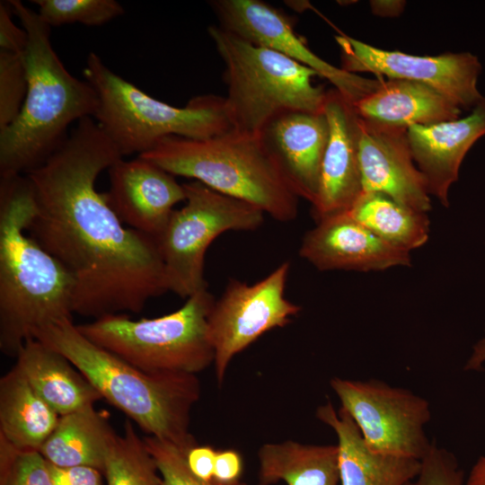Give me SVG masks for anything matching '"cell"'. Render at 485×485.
<instances>
[{"label": "cell", "mask_w": 485, "mask_h": 485, "mask_svg": "<svg viewBox=\"0 0 485 485\" xmlns=\"http://www.w3.org/2000/svg\"><path fill=\"white\" fill-rule=\"evenodd\" d=\"M121 158L88 117L26 173L35 200L27 232L72 275L74 313L93 319L139 313L168 291L155 239L126 227L95 187L99 174Z\"/></svg>", "instance_id": "1"}, {"label": "cell", "mask_w": 485, "mask_h": 485, "mask_svg": "<svg viewBox=\"0 0 485 485\" xmlns=\"http://www.w3.org/2000/svg\"><path fill=\"white\" fill-rule=\"evenodd\" d=\"M34 211L26 174L0 177V349L13 357L74 313L72 275L27 232Z\"/></svg>", "instance_id": "2"}, {"label": "cell", "mask_w": 485, "mask_h": 485, "mask_svg": "<svg viewBox=\"0 0 485 485\" xmlns=\"http://www.w3.org/2000/svg\"><path fill=\"white\" fill-rule=\"evenodd\" d=\"M8 2L28 33V90L15 120L0 131V177L43 163L66 140L68 127L93 118L99 108L94 88L72 75L53 49L50 26L20 0Z\"/></svg>", "instance_id": "3"}, {"label": "cell", "mask_w": 485, "mask_h": 485, "mask_svg": "<svg viewBox=\"0 0 485 485\" xmlns=\"http://www.w3.org/2000/svg\"><path fill=\"white\" fill-rule=\"evenodd\" d=\"M37 340L62 354L102 399L122 411L150 436L190 449V412L201 393L197 375L150 374L85 338L66 319L36 333Z\"/></svg>", "instance_id": "4"}, {"label": "cell", "mask_w": 485, "mask_h": 485, "mask_svg": "<svg viewBox=\"0 0 485 485\" xmlns=\"http://www.w3.org/2000/svg\"><path fill=\"white\" fill-rule=\"evenodd\" d=\"M138 156L173 176L245 201L277 221L297 216L299 198L261 136L234 128L204 139L171 136Z\"/></svg>", "instance_id": "5"}, {"label": "cell", "mask_w": 485, "mask_h": 485, "mask_svg": "<svg viewBox=\"0 0 485 485\" xmlns=\"http://www.w3.org/2000/svg\"><path fill=\"white\" fill-rule=\"evenodd\" d=\"M207 31L225 64V102L234 129L260 136L285 113L323 112L327 91L313 84L314 70L219 24Z\"/></svg>", "instance_id": "6"}, {"label": "cell", "mask_w": 485, "mask_h": 485, "mask_svg": "<svg viewBox=\"0 0 485 485\" xmlns=\"http://www.w3.org/2000/svg\"><path fill=\"white\" fill-rule=\"evenodd\" d=\"M83 75L99 97L93 119L123 157L146 153L167 137L204 139L233 129L225 97L199 95L183 108L172 106L112 72L94 52Z\"/></svg>", "instance_id": "7"}, {"label": "cell", "mask_w": 485, "mask_h": 485, "mask_svg": "<svg viewBox=\"0 0 485 485\" xmlns=\"http://www.w3.org/2000/svg\"><path fill=\"white\" fill-rule=\"evenodd\" d=\"M215 300L204 288L160 317L132 320L116 313L76 327L90 341L142 371L197 375L215 361L207 322Z\"/></svg>", "instance_id": "8"}, {"label": "cell", "mask_w": 485, "mask_h": 485, "mask_svg": "<svg viewBox=\"0 0 485 485\" xmlns=\"http://www.w3.org/2000/svg\"><path fill=\"white\" fill-rule=\"evenodd\" d=\"M185 205L174 209L154 238L164 266L168 291L188 298L207 288L205 255L226 231H253L264 220L258 207L192 181L183 184Z\"/></svg>", "instance_id": "9"}, {"label": "cell", "mask_w": 485, "mask_h": 485, "mask_svg": "<svg viewBox=\"0 0 485 485\" xmlns=\"http://www.w3.org/2000/svg\"><path fill=\"white\" fill-rule=\"evenodd\" d=\"M330 384L370 451L417 460L427 455L433 443L425 432L431 419L428 400L377 379L336 376Z\"/></svg>", "instance_id": "10"}, {"label": "cell", "mask_w": 485, "mask_h": 485, "mask_svg": "<svg viewBox=\"0 0 485 485\" xmlns=\"http://www.w3.org/2000/svg\"><path fill=\"white\" fill-rule=\"evenodd\" d=\"M289 269V262L284 261L251 285L231 279L215 300L207 322L218 385L235 355L265 332L287 326L300 313L301 306L285 295Z\"/></svg>", "instance_id": "11"}, {"label": "cell", "mask_w": 485, "mask_h": 485, "mask_svg": "<svg viewBox=\"0 0 485 485\" xmlns=\"http://www.w3.org/2000/svg\"><path fill=\"white\" fill-rule=\"evenodd\" d=\"M335 40L340 48L341 68L348 73H372L425 84L463 110H472L483 97L477 85L482 66L471 52L414 56L378 48L343 33Z\"/></svg>", "instance_id": "12"}, {"label": "cell", "mask_w": 485, "mask_h": 485, "mask_svg": "<svg viewBox=\"0 0 485 485\" xmlns=\"http://www.w3.org/2000/svg\"><path fill=\"white\" fill-rule=\"evenodd\" d=\"M209 3L221 27L312 68L352 103L374 92L382 81L348 73L318 57L295 31L291 19L266 2L214 0Z\"/></svg>", "instance_id": "13"}, {"label": "cell", "mask_w": 485, "mask_h": 485, "mask_svg": "<svg viewBox=\"0 0 485 485\" xmlns=\"http://www.w3.org/2000/svg\"><path fill=\"white\" fill-rule=\"evenodd\" d=\"M407 130L359 117L362 189L383 193L401 205L428 213L431 209L430 194L414 162Z\"/></svg>", "instance_id": "14"}, {"label": "cell", "mask_w": 485, "mask_h": 485, "mask_svg": "<svg viewBox=\"0 0 485 485\" xmlns=\"http://www.w3.org/2000/svg\"><path fill=\"white\" fill-rule=\"evenodd\" d=\"M108 173L105 193L111 208L128 227L154 238L164 229L174 206L186 200L183 184L141 156L119 159Z\"/></svg>", "instance_id": "15"}, {"label": "cell", "mask_w": 485, "mask_h": 485, "mask_svg": "<svg viewBox=\"0 0 485 485\" xmlns=\"http://www.w3.org/2000/svg\"><path fill=\"white\" fill-rule=\"evenodd\" d=\"M330 128L319 189L312 204L316 222L348 212L363 191L359 165V116L353 103L335 88L323 107Z\"/></svg>", "instance_id": "16"}, {"label": "cell", "mask_w": 485, "mask_h": 485, "mask_svg": "<svg viewBox=\"0 0 485 485\" xmlns=\"http://www.w3.org/2000/svg\"><path fill=\"white\" fill-rule=\"evenodd\" d=\"M299 255L321 271H381L411 262L410 252L378 238L348 212L316 222Z\"/></svg>", "instance_id": "17"}, {"label": "cell", "mask_w": 485, "mask_h": 485, "mask_svg": "<svg viewBox=\"0 0 485 485\" xmlns=\"http://www.w3.org/2000/svg\"><path fill=\"white\" fill-rule=\"evenodd\" d=\"M414 162L423 174L430 196L449 205L450 187L458 180L463 158L485 136V96L464 118L407 130Z\"/></svg>", "instance_id": "18"}, {"label": "cell", "mask_w": 485, "mask_h": 485, "mask_svg": "<svg viewBox=\"0 0 485 485\" xmlns=\"http://www.w3.org/2000/svg\"><path fill=\"white\" fill-rule=\"evenodd\" d=\"M330 128L324 112L292 111L272 120L261 137L298 198L316 199Z\"/></svg>", "instance_id": "19"}, {"label": "cell", "mask_w": 485, "mask_h": 485, "mask_svg": "<svg viewBox=\"0 0 485 485\" xmlns=\"http://www.w3.org/2000/svg\"><path fill=\"white\" fill-rule=\"evenodd\" d=\"M316 417L337 435L340 485H405L419 473L420 460L370 451L342 407L336 410L328 401L318 407Z\"/></svg>", "instance_id": "20"}, {"label": "cell", "mask_w": 485, "mask_h": 485, "mask_svg": "<svg viewBox=\"0 0 485 485\" xmlns=\"http://www.w3.org/2000/svg\"><path fill=\"white\" fill-rule=\"evenodd\" d=\"M366 119L409 128L461 118L463 110L449 98L421 83L382 79L379 86L353 103Z\"/></svg>", "instance_id": "21"}, {"label": "cell", "mask_w": 485, "mask_h": 485, "mask_svg": "<svg viewBox=\"0 0 485 485\" xmlns=\"http://www.w3.org/2000/svg\"><path fill=\"white\" fill-rule=\"evenodd\" d=\"M15 358L14 366L60 417L102 399L69 360L37 340L25 342Z\"/></svg>", "instance_id": "22"}, {"label": "cell", "mask_w": 485, "mask_h": 485, "mask_svg": "<svg viewBox=\"0 0 485 485\" xmlns=\"http://www.w3.org/2000/svg\"><path fill=\"white\" fill-rule=\"evenodd\" d=\"M117 436L105 414L90 406L61 416L39 452L58 467L91 466L102 472Z\"/></svg>", "instance_id": "23"}, {"label": "cell", "mask_w": 485, "mask_h": 485, "mask_svg": "<svg viewBox=\"0 0 485 485\" xmlns=\"http://www.w3.org/2000/svg\"><path fill=\"white\" fill-rule=\"evenodd\" d=\"M60 416L13 366L0 379V436L20 450H40Z\"/></svg>", "instance_id": "24"}, {"label": "cell", "mask_w": 485, "mask_h": 485, "mask_svg": "<svg viewBox=\"0 0 485 485\" xmlns=\"http://www.w3.org/2000/svg\"><path fill=\"white\" fill-rule=\"evenodd\" d=\"M258 485H339L338 445H307L287 440L258 451Z\"/></svg>", "instance_id": "25"}, {"label": "cell", "mask_w": 485, "mask_h": 485, "mask_svg": "<svg viewBox=\"0 0 485 485\" xmlns=\"http://www.w3.org/2000/svg\"><path fill=\"white\" fill-rule=\"evenodd\" d=\"M348 213L378 238L408 252L428 240L427 213L401 205L383 193L362 191Z\"/></svg>", "instance_id": "26"}, {"label": "cell", "mask_w": 485, "mask_h": 485, "mask_svg": "<svg viewBox=\"0 0 485 485\" xmlns=\"http://www.w3.org/2000/svg\"><path fill=\"white\" fill-rule=\"evenodd\" d=\"M102 473L108 485H163L144 438L127 419L124 432L116 436L107 454Z\"/></svg>", "instance_id": "27"}, {"label": "cell", "mask_w": 485, "mask_h": 485, "mask_svg": "<svg viewBox=\"0 0 485 485\" xmlns=\"http://www.w3.org/2000/svg\"><path fill=\"white\" fill-rule=\"evenodd\" d=\"M38 14L48 26L75 22L87 26L102 25L124 13L115 0H33Z\"/></svg>", "instance_id": "28"}, {"label": "cell", "mask_w": 485, "mask_h": 485, "mask_svg": "<svg viewBox=\"0 0 485 485\" xmlns=\"http://www.w3.org/2000/svg\"><path fill=\"white\" fill-rule=\"evenodd\" d=\"M0 485H53L48 463L38 450H20L0 436Z\"/></svg>", "instance_id": "29"}, {"label": "cell", "mask_w": 485, "mask_h": 485, "mask_svg": "<svg viewBox=\"0 0 485 485\" xmlns=\"http://www.w3.org/2000/svg\"><path fill=\"white\" fill-rule=\"evenodd\" d=\"M147 450L153 456L163 485H247L241 480L230 482L215 478L209 481L197 477L189 468L187 454L190 449L154 436L144 437Z\"/></svg>", "instance_id": "30"}, {"label": "cell", "mask_w": 485, "mask_h": 485, "mask_svg": "<svg viewBox=\"0 0 485 485\" xmlns=\"http://www.w3.org/2000/svg\"><path fill=\"white\" fill-rule=\"evenodd\" d=\"M28 90L24 53L0 50V131L19 115Z\"/></svg>", "instance_id": "31"}, {"label": "cell", "mask_w": 485, "mask_h": 485, "mask_svg": "<svg viewBox=\"0 0 485 485\" xmlns=\"http://www.w3.org/2000/svg\"><path fill=\"white\" fill-rule=\"evenodd\" d=\"M420 463L417 476L405 485H464L465 483L463 472L454 454L438 446L435 440Z\"/></svg>", "instance_id": "32"}, {"label": "cell", "mask_w": 485, "mask_h": 485, "mask_svg": "<svg viewBox=\"0 0 485 485\" xmlns=\"http://www.w3.org/2000/svg\"><path fill=\"white\" fill-rule=\"evenodd\" d=\"M13 11L8 1L0 3V50L12 53H25L28 33L14 23Z\"/></svg>", "instance_id": "33"}, {"label": "cell", "mask_w": 485, "mask_h": 485, "mask_svg": "<svg viewBox=\"0 0 485 485\" xmlns=\"http://www.w3.org/2000/svg\"><path fill=\"white\" fill-rule=\"evenodd\" d=\"M48 463L53 485H102L103 473L99 469L91 466L58 467Z\"/></svg>", "instance_id": "34"}, {"label": "cell", "mask_w": 485, "mask_h": 485, "mask_svg": "<svg viewBox=\"0 0 485 485\" xmlns=\"http://www.w3.org/2000/svg\"><path fill=\"white\" fill-rule=\"evenodd\" d=\"M216 453L217 451L212 446L196 445L187 454V463L190 470L202 480H212L214 478Z\"/></svg>", "instance_id": "35"}, {"label": "cell", "mask_w": 485, "mask_h": 485, "mask_svg": "<svg viewBox=\"0 0 485 485\" xmlns=\"http://www.w3.org/2000/svg\"><path fill=\"white\" fill-rule=\"evenodd\" d=\"M242 458L235 450L217 451L215 462L214 478L225 482L241 480Z\"/></svg>", "instance_id": "36"}, {"label": "cell", "mask_w": 485, "mask_h": 485, "mask_svg": "<svg viewBox=\"0 0 485 485\" xmlns=\"http://www.w3.org/2000/svg\"><path fill=\"white\" fill-rule=\"evenodd\" d=\"M406 2L401 0L370 1L372 13L383 17H397L404 10Z\"/></svg>", "instance_id": "37"}, {"label": "cell", "mask_w": 485, "mask_h": 485, "mask_svg": "<svg viewBox=\"0 0 485 485\" xmlns=\"http://www.w3.org/2000/svg\"><path fill=\"white\" fill-rule=\"evenodd\" d=\"M485 364V336L474 344L471 356L464 365L466 371H480Z\"/></svg>", "instance_id": "38"}, {"label": "cell", "mask_w": 485, "mask_h": 485, "mask_svg": "<svg viewBox=\"0 0 485 485\" xmlns=\"http://www.w3.org/2000/svg\"><path fill=\"white\" fill-rule=\"evenodd\" d=\"M464 485H485V454L481 455L472 466Z\"/></svg>", "instance_id": "39"}]
</instances>
